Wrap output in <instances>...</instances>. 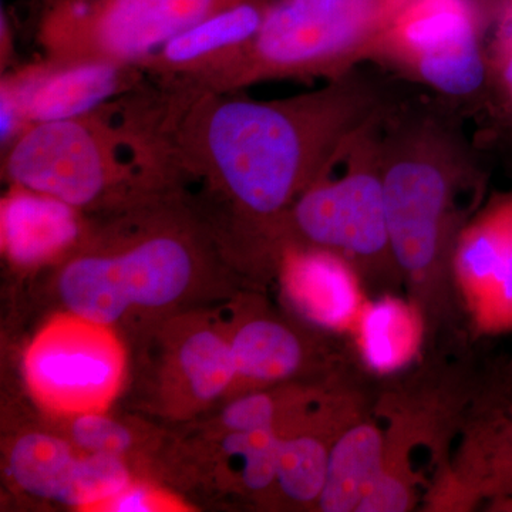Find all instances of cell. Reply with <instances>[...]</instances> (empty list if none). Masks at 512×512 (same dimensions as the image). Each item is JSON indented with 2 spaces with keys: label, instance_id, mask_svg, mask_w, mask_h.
Returning <instances> with one entry per match:
<instances>
[{
  "label": "cell",
  "instance_id": "obj_1",
  "mask_svg": "<svg viewBox=\"0 0 512 512\" xmlns=\"http://www.w3.org/2000/svg\"><path fill=\"white\" fill-rule=\"evenodd\" d=\"M400 99L390 80L360 67L284 99L255 100L148 77L119 97L256 282L272 278L275 232L293 202L350 137Z\"/></svg>",
  "mask_w": 512,
  "mask_h": 512
},
{
  "label": "cell",
  "instance_id": "obj_2",
  "mask_svg": "<svg viewBox=\"0 0 512 512\" xmlns=\"http://www.w3.org/2000/svg\"><path fill=\"white\" fill-rule=\"evenodd\" d=\"M50 269L59 312L124 339L256 288L184 190L89 217L79 244Z\"/></svg>",
  "mask_w": 512,
  "mask_h": 512
},
{
  "label": "cell",
  "instance_id": "obj_3",
  "mask_svg": "<svg viewBox=\"0 0 512 512\" xmlns=\"http://www.w3.org/2000/svg\"><path fill=\"white\" fill-rule=\"evenodd\" d=\"M440 106L400 99L379 131L393 254L433 353L467 326L454 285V251L485 202V173L474 148L451 110Z\"/></svg>",
  "mask_w": 512,
  "mask_h": 512
},
{
  "label": "cell",
  "instance_id": "obj_4",
  "mask_svg": "<svg viewBox=\"0 0 512 512\" xmlns=\"http://www.w3.org/2000/svg\"><path fill=\"white\" fill-rule=\"evenodd\" d=\"M2 177L86 217L183 190L156 138L117 99L74 119L30 124L3 150Z\"/></svg>",
  "mask_w": 512,
  "mask_h": 512
},
{
  "label": "cell",
  "instance_id": "obj_5",
  "mask_svg": "<svg viewBox=\"0 0 512 512\" xmlns=\"http://www.w3.org/2000/svg\"><path fill=\"white\" fill-rule=\"evenodd\" d=\"M410 0H288L259 32L192 86L242 92L275 80H330L369 62Z\"/></svg>",
  "mask_w": 512,
  "mask_h": 512
},
{
  "label": "cell",
  "instance_id": "obj_6",
  "mask_svg": "<svg viewBox=\"0 0 512 512\" xmlns=\"http://www.w3.org/2000/svg\"><path fill=\"white\" fill-rule=\"evenodd\" d=\"M384 116L343 144L318 180L293 202L274 238V258L279 247L292 244L345 259L373 298L404 289L384 201L379 143Z\"/></svg>",
  "mask_w": 512,
  "mask_h": 512
},
{
  "label": "cell",
  "instance_id": "obj_7",
  "mask_svg": "<svg viewBox=\"0 0 512 512\" xmlns=\"http://www.w3.org/2000/svg\"><path fill=\"white\" fill-rule=\"evenodd\" d=\"M495 0H410L370 55L448 106H477L493 94L487 39Z\"/></svg>",
  "mask_w": 512,
  "mask_h": 512
},
{
  "label": "cell",
  "instance_id": "obj_8",
  "mask_svg": "<svg viewBox=\"0 0 512 512\" xmlns=\"http://www.w3.org/2000/svg\"><path fill=\"white\" fill-rule=\"evenodd\" d=\"M220 311L178 313L134 338L128 382L138 409L181 427L231 397L237 369Z\"/></svg>",
  "mask_w": 512,
  "mask_h": 512
},
{
  "label": "cell",
  "instance_id": "obj_9",
  "mask_svg": "<svg viewBox=\"0 0 512 512\" xmlns=\"http://www.w3.org/2000/svg\"><path fill=\"white\" fill-rule=\"evenodd\" d=\"M248 0H47L35 37L53 62L133 64L215 13Z\"/></svg>",
  "mask_w": 512,
  "mask_h": 512
},
{
  "label": "cell",
  "instance_id": "obj_10",
  "mask_svg": "<svg viewBox=\"0 0 512 512\" xmlns=\"http://www.w3.org/2000/svg\"><path fill=\"white\" fill-rule=\"evenodd\" d=\"M126 339L110 326L56 312L23 356L33 402L56 419L107 412L130 377Z\"/></svg>",
  "mask_w": 512,
  "mask_h": 512
},
{
  "label": "cell",
  "instance_id": "obj_11",
  "mask_svg": "<svg viewBox=\"0 0 512 512\" xmlns=\"http://www.w3.org/2000/svg\"><path fill=\"white\" fill-rule=\"evenodd\" d=\"M227 312L222 318L237 369L231 397L276 384L329 382L357 372L338 335L312 328L291 313L282 315L255 288L237 293Z\"/></svg>",
  "mask_w": 512,
  "mask_h": 512
},
{
  "label": "cell",
  "instance_id": "obj_12",
  "mask_svg": "<svg viewBox=\"0 0 512 512\" xmlns=\"http://www.w3.org/2000/svg\"><path fill=\"white\" fill-rule=\"evenodd\" d=\"M181 427L183 434H171L165 447L158 477L175 487L276 510L279 434Z\"/></svg>",
  "mask_w": 512,
  "mask_h": 512
},
{
  "label": "cell",
  "instance_id": "obj_13",
  "mask_svg": "<svg viewBox=\"0 0 512 512\" xmlns=\"http://www.w3.org/2000/svg\"><path fill=\"white\" fill-rule=\"evenodd\" d=\"M467 387L463 383H440L383 394L376 407L389 419L384 430L386 453L375 484L357 512H409L417 505L421 476L413 468V451L429 447L437 468L443 466L440 444L460 429L466 417Z\"/></svg>",
  "mask_w": 512,
  "mask_h": 512
},
{
  "label": "cell",
  "instance_id": "obj_14",
  "mask_svg": "<svg viewBox=\"0 0 512 512\" xmlns=\"http://www.w3.org/2000/svg\"><path fill=\"white\" fill-rule=\"evenodd\" d=\"M5 453L6 476L19 494L73 510L97 511L137 477L123 460L86 453L57 430L19 431Z\"/></svg>",
  "mask_w": 512,
  "mask_h": 512
},
{
  "label": "cell",
  "instance_id": "obj_15",
  "mask_svg": "<svg viewBox=\"0 0 512 512\" xmlns=\"http://www.w3.org/2000/svg\"><path fill=\"white\" fill-rule=\"evenodd\" d=\"M146 79L133 64L53 62L45 57L5 72L0 84L2 136H18L30 124L84 116Z\"/></svg>",
  "mask_w": 512,
  "mask_h": 512
},
{
  "label": "cell",
  "instance_id": "obj_16",
  "mask_svg": "<svg viewBox=\"0 0 512 512\" xmlns=\"http://www.w3.org/2000/svg\"><path fill=\"white\" fill-rule=\"evenodd\" d=\"M471 403L456 460L437 470L427 510L468 511L512 497V369Z\"/></svg>",
  "mask_w": 512,
  "mask_h": 512
},
{
  "label": "cell",
  "instance_id": "obj_17",
  "mask_svg": "<svg viewBox=\"0 0 512 512\" xmlns=\"http://www.w3.org/2000/svg\"><path fill=\"white\" fill-rule=\"evenodd\" d=\"M454 285L474 336L512 332V190L491 195L458 237Z\"/></svg>",
  "mask_w": 512,
  "mask_h": 512
},
{
  "label": "cell",
  "instance_id": "obj_18",
  "mask_svg": "<svg viewBox=\"0 0 512 512\" xmlns=\"http://www.w3.org/2000/svg\"><path fill=\"white\" fill-rule=\"evenodd\" d=\"M372 397L360 376L338 384L296 426L279 436L276 510H315L340 434L372 414Z\"/></svg>",
  "mask_w": 512,
  "mask_h": 512
},
{
  "label": "cell",
  "instance_id": "obj_19",
  "mask_svg": "<svg viewBox=\"0 0 512 512\" xmlns=\"http://www.w3.org/2000/svg\"><path fill=\"white\" fill-rule=\"evenodd\" d=\"M274 278L293 318L332 335L352 333L369 301L355 269L325 249L282 245L275 254Z\"/></svg>",
  "mask_w": 512,
  "mask_h": 512
},
{
  "label": "cell",
  "instance_id": "obj_20",
  "mask_svg": "<svg viewBox=\"0 0 512 512\" xmlns=\"http://www.w3.org/2000/svg\"><path fill=\"white\" fill-rule=\"evenodd\" d=\"M2 251L18 271H39L62 261L79 244L89 217L69 205L9 185L3 195Z\"/></svg>",
  "mask_w": 512,
  "mask_h": 512
},
{
  "label": "cell",
  "instance_id": "obj_21",
  "mask_svg": "<svg viewBox=\"0 0 512 512\" xmlns=\"http://www.w3.org/2000/svg\"><path fill=\"white\" fill-rule=\"evenodd\" d=\"M271 5L248 0L201 20L137 64L148 79L191 83L224 62L264 25Z\"/></svg>",
  "mask_w": 512,
  "mask_h": 512
},
{
  "label": "cell",
  "instance_id": "obj_22",
  "mask_svg": "<svg viewBox=\"0 0 512 512\" xmlns=\"http://www.w3.org/2000/svg\"><path fill=\"white\" fill-rule=\"evenodd\" d=\"M350 335L360 367L380 377L402 372L426 353L423 315L400 293L369 299Z\"/></svg>",
  "mask_w": 512,
  "mask_h": 512
},
{
  "label": "cell",
  "instance_id": "obj_23",
  "mask_svg": "<svg viewBox=\"0 0 512 512\" xmlns=\"http://www.w3.org/2000/svg\"><path fill=\"white\" fill-rule=\"evenodd\" d=\"M384 453L386 436L372 414L343 431L330 453L316 511L357 512L382 470Z\"/></svg>",
  "mask_w": 512,
  "mask_h": 512
},
{
  "label": "cell",
  "instance_id": "obj_24",
  "mask_svg": "<svg viewBox=\"0 0 512 512\" xmlns=\"http://www.w3.org/2000/svg\"><path fill=\"white\" fill-rule=\"evenodd\" d=\"M57 430L86 453L119 458L136 470L157 474L171 431L137 417L111 416L107 412L79 414L60 419ZM138 477V476H137Z\"/></svg>",
  "mask_w": 512,
  "mask_h": 512
},
{
  "label": "cell",
  "instance_id": "obj_25",
  "mask_svg": "<svg viewBox=\"0 0 512 512\" xmlns=\"http://www.w3.org/2000/svg\"><path fill=\"white\" fill-rule=\"evenodd\" d=\"M491 89L512 114V0H495L487 39Z\"/></svg>",
  "mask_w": 512,
  "mask_h": 512
},
{
  "label": "cell",
  "instance_id": "obj_26",
  "mask_svg": "<svg viewBox=\"0 0 512 512\" xmlns=\"http://www.w3.org/2000/svg\"><path fill=\"white\" fill-rule=\"evenodd\" d=\"M180 495L171 493L165 484L146 477H136L120 493L97 508L99 512H170L190 511Z\"/></svg>",
  "mask_w": 512,
  "mask_h": 512
},
{
  "label": "cell",
  "instance_id": "obj_27",
  "mask_svg": "<svg viewBox=\"0 0 512 512\" xmlns=\"http://www.w3.org/2000/svg\"><path fill=\"white\" fill-rule=\"evenodd\" d=\"M46 2H47V0H28L29 5L36 6L37 15H39L40 10H42L43 5H45ZM36 18H37V16H36Z\"/></svg>",
  "mask_w": 512,
  "mask_h": 512
},
{
  "label": "cell",
  "instance_id": "obj_28",
  "mask_svg": "<svg viewBox=\"0 0 512 512\" xmlns=\"http://www.w3.org/2000/svg\"><path fill=\"white\" fill-rule=\"evenodd\" d=\"M266 3H269V5L274 6L278 5V3L282 2H288V0H265Z\"/></svg>",
  "mask_w": 512,
  "mask_h": 512
}]
</instances>
